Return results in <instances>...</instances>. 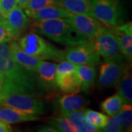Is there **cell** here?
<instances>
[{"mask_svg": "<svg viewBox=\"0 0 132 132\" xmlns=\"http://www.w3.org/2000/svg\"><path fill=\"white\" fill-rule=\"evenodd\" d=\"M10 40H13L12 38L10 35L8 30L6 28L4 22L1 19L0 20V43L9 42Z\"/></svg>", "mask_w": 132, "mask_h": 132, "instance_id": "cell-30", "label": "cell"}, {"mask_svg": "<svg viewBox=\"0 0 132 132\" xmlns=\"http://www.w3.org/2000/svg\"><path fill=\"white\" fill-rule=\"evenodd\" d=\"M57 101L62 114L82 109L87 104V101L85 98L76 93L62 95L58 98Z\"/></svg>", "mask_w": 132, "mask_h": 132, "instance_id": "cell-15", "label": "cell"}, {"mask_svg": "<svg viewBox=\"0 0 132 132\" xmlns=\"http://www.w3.org/2000/svg\"><path fill=\"white\" fill-rule=\"evenodd\" d=\"M85 114L87 120L89 123L93 125V126L98 128V129H102L105 126L108 116L101 113L98 112L92 109H86L85 110Z\"/></svg>", "mask_w": 132, "mask_h": 132, "instance_id": "cell-24", "label": "cell"}, {"mask_svg": "<svg viewBox=\"0 0 132 132\" xmlns=\"http://www.w3.org/2000/svg\"><path fill=\"white\" fill-rule=\"evenodd\" d=\"M70 13V12L67 11L60 5L57 4H52L38 10L28 17L34 20L68 18Z\"/></svg>", "mask_w": 132, "mask_h": 132, "instance_id": "cell-16", "label": "cell"}, {"mask_svg": "<svg viewBox=\"0 0 132 132\" xmlns=\"http://www.w3.org/2000/svg\"><path fill=\"white\" fill-rule=\"evenodd\" d=\"M60 90L67 93H78L81 91V83L76 72L73 71L56 79Z\"/></svg>", "mask_w": 132, "mask_h": 132, "instance_id": "cell-19", "label": "cell"}, {"mask_svg": "<svg viewBox=\"0 0 132 132\" xmlns=\"http://www.w3.org/2000/svg\"><path fill=\"white\" fill-rule=\"evenodd\" d=\"M89 40L93 43L99 55L104 57L106 61L121 62L125 57L111 27H105Z\"/></svg>", "mask_w": 132, "mask_h": 132, "instance_id": "cell-5", "label": "cell"}, {"mask_svg": "<svg viewBox=\"0 0 132 132\" xmlns=\"http://www.w3.org/2000/svg\"><path fill=\"white\" fill-rule=\"evenodd\" d=\"M91 13L106 27L118 26L124 21L119 0H91Z\"/></svg>", "mask_w": 132, "mask_h": 132, "instance_id": "cell-6", "label": "cell"}, {"mask_svg": "<svg viewBox=\"0 0 132 132\" xmlns=\"http://www.w3.org/2000/svg\"><path fill=\"white\" fill-rule=\"evenodd\" d=\"M118 38L120 48L123 55L128 60L132 58V24L131 22L111 27Z\"/></svg>", "mask_w": 132, "mask_h": 132, "instance_id": "cell-12", "label": "cell"}, {"mask_svg": "<svg viewBox=\"0 0 132 132\" xmlns=\"http://www.w3.org/2000/svg\"><path fill=\"white\" fill-rule=\"evenodd\" d=\"M57 130V131L62 132H77V130L65 117L53 118L49 123Z\"/></svg>", "mask_w": 132, "mask_h": 132, "instance_id": "cell-25", "label": "cell"}, {"mask_svg": "<svg viewBox=\"0 0 132 132\" xmlns=\"http://www.w3.org/2000/svg\"><path fill=\"white\" fill-rule=\"evenodd\" d=\"M126 65L120 62L106 61L100 67V74L97 87L106 89L116 85L123 74Z\"/></svg>", "mask_w": 132, "mask_h": 132, "instance_id": "cell-10", "label": "cell"}, {"mask_svg": "<svg viewBox=\"0 0 132 132\" xmlns=\"http://www.w3.org/2000/svg\"><path fill=\"white\" fill-rule=\"evenodd\" d=\"M0 73L4 81L15 89L33 95H38L40 89L35 73L27 71L15 61L10 50L9 42L0 43Z\"/></svg>", "mask_w": 132, "mask_h": 132, "instance_id": "cell-1", "label": "cell"}, {"mask_svg": "<svg viewBox=\"0 0 132 132\" xmlns=\"http://www.w3.org/2000/svg\"><path fill=\"white\" fill-rule=\"evenodd\" d=\"M56 70V64L41 60L35 73L40 89L43 88L48 90L55 89L57 87Z\"/></svg>", "mask_w": 132, "mask_h": 132, "instance_id": "cell-11", "label": "cell"}, {"mask_svg": "<svg viewBox=\"0 0 132 132\" xmlns=\"http://www.w3.org/2000/svg\"><path fill=\"white\" fill-rule=\"evenodd\" d=\"M58 5L71 13L92 16L91 0H58Z\"/></svg>", "mask_w": 132, "mask_h": 132, "instance_id": "cell-21", "label": "cell"}, {"mask_svg": "<svg viewBox=\"0 0 132 132\" xmlns=\"http://www.w3.org/2000/svg\"><path fill=\"white\" fill-rule=\"evenodd\" d=\"M0 106L13 107L36 115L45 112V106L40 99L15 89L6 81L3 82L0 90Z\"/></svg>", "mask_w": 132, "mask_h": 132, "instance_id": "cell-3", "label": "cell"}, {"mask_svg": "<svg viewBox=\"0 0 132 132\" xmlns=\"http://www.w3.org/2000/svg\"><path fill=\"white\" fill-rule=\"evenodd\" d=\"M17 6L16 0H0V7L2 17L5 16L10 10Z\"/></svg>", "mask_w": 132, "mask_h": 132, "instance_id": "cell-29", "label": "cell"}, {"mask_svg": "<svg viewBox=\"0 0 132 132\" xmlns=\"http://www.w3.org/2000/svg\"><path fill=\"white\" fill-rule=\"evenodd\" d=\"M29 1L30 0H16V2H17V5L18 6H19L20 7L24 9Z\"/></svg>", "mask_w": 132, "mask_h": 132, "instance_id": "cell-33", "label": "cell"}, {"mask_svg": "<svg viewBox=\"0 0 132 132\" xmlns=\"http://www.w3.org/2000/svg\"><path fill=\"white\" fill-rule=\"evenodd\" d=\"M32 28L35 32L66 46H73L89 40L74 28L68 18L35 20Z\"/></svg>", "mask_w": 132, "mask_h": 132, "instance_id": "cell-2", "label": "cell"}, {"mask_svg": "<svg viewBox=\"0 0 132 132\" xmlns=\"http://www.w3.org/2000/svg\"><path fill=\"white\" fill-rule=\"evenodd\" d=\"M2 18V10H1V7H0V20Z\"/></svg>", "mask_w": 132, "mask_h": 132, "instance_id": "cell-35", "label": "cell"}, {"mask_svg": "<svg viewBox=\"0 0 132 132\" xmlns=\"http://www.w3.org/2000/svg\"><path fill=\"white\" fill-rule=\"evenodd\" d=\"M52 4L58 5V0H30L24 8V13L29 16L38 10Z\"/></svg>", "mask_w": 132, "mask_h": 132, "instance_id": "cell-26", "label": "cell"}, {"mask_svg": "<svg viewBox=\"0 0 132 132\" xmlns=\"http://www.w3.org/2000/svg\"><path fill=\"white\" fill-rule=\"evenodd\" d=\"M68 19L71 21L74 28L88 40L92 39L105 27L98 19L87 15L71 13Z\"/></svg>", "mask_w": 132, "mask_h": 132, "instance_id": "cell-9", "label": "cell"}, {"mask_svg": "<svg viewBox=\"0 0 132 132\" xmlns=\"http://www.w3.org/2000/svg\"><path fill=\"white\" fill-rule=\"evenodd\" d=\"M117 85L118 93L123 98L124 104H131L132 102V77L128 66H126L123 74Z\"/></svg>", "mask_w": 132, "mask_h": 132, "instance_id": "cell-18", "label": "cell"}, {"mask_svg": "<svg viewBox=\"0 0 132 132\" xmlns=\"http://www.w3.org/2000/svg\"><path fill=\"white\" fill-rule=\"evenodd\" d=\"M76 71V65L72 63L68 60H62L57 65V70H56V79L62 76L70 73L71 72Z\"/></svg>", "mask_w": 132, "mask_h": 132, "instance_id": "cell-28", "label": "cell"}, {"mask_svg": "<svg viewBox=\"0 0 132 132\" xmlns=\"http://www.w3.org/2000/svg\"><path fill=\"white\" fill-rule=\"evenodd\" d=\"M123 131H131L132 106L131 104H124L120 110L116 114Z\"/></svg>", "mask_w": 132, "mask_h": 132, "instance_id": "cell-23", "label": "cell"}, {"mask_svg": "<svg viewBox=\"0 0 132 132\" xmlns=\"http://www.w3.org/2000/svg\"><path fill=\"white\" fill-rule=\"evenodd\" d=\"M11 131L12 128H10L8 123L0 120V132H10Z\"/></svg>", "mask_w": 132, "mask_h": 132, "instance_id": "cell-31", "label": "cell"}, {"mask_svg": "<svg viewBox=\"0 0 132 132\" xmlns=\"http://www.w3.org/2000/svg\"><path fill=\"white\" fill-rule=\"evenodd\" d=\"M124 104L123 98L118 93L106 98L101 103V108L102 111L108 115H114L122 108Z\"/></svg>", "mask_w": 132, "mask_h": 132, "instance_id": "cell-22", "label": "cell"}, {"mask_svg": "<svg viewBox=\"0 0 132 132\" xmlns=\"http://www.w3.org/2000/svg\"><path fill=\"white\" fill-rule=\"evenodd\" d=\"M10 50L14 60L27 71L36 73L38 65L42 60L33 57L27 54L19 46V43L15 40L9 41Z\"/></svg>", "mask_w": 132, "mask_h": 132, "instance_id": "cell-13", "label": "cell"}, {"mask_svg": "<svg viewBox=\"0 0 132 132\" xmlns=\"http://www.w3.org/2000/svg\"><path fill=\"white\" fill-rule=\"evenodd\" d=\"M65 59L72 63L78 65H95L100 60L98 52L90 40L73 46L65 51Z\"/></svg>", "mask_w": 132, "mask_h": 132, "instance_id": "cell-7", "label": "cell"}, {"mask_svg": "<svg viewBox=\"0 0 132 132\" xmlns=\"http://www.w3.org/2000/svg\"><path fill=\"white\" fill-rule=\"evenodd\" d=\"M3 82H4V78L2 75L0 73V90L2 89V85H3Z\"/></svg>", "mask_w": 132, "mask_h": 132, "instance_id": "cell-34", "label": "cell"}, {"mask_svg": "<svg viewBox=\"0 0 132 132\" xmlns=\"http://www.w3.org/2000/svg\"><path fill=\"white\" fill-rule=\"evenodd\" d=\"M13 40H18L29 27L30 21L23 10V8L16 6L5 16L2 18Z\"/></svg>", "mask_w": 132, "mask_h": 132, "instance_id": "cell-8", "label": "cell"}, {"mask_svg": "<svg viewBox=\"0 0 132 132\" xmlns=\"http://www.w3.org/2000/svg\"><path fill=\"white\" fill-rule=\"evenodd\" d=\"M102 129V131L106 132H120L123 131L116 114L108 116L106 123Z\"/></svg>", "mask_w": 132, "mask_h": 132, "instance_id": "cell-27", "label": "cell"}, {"mask_svg": "<svg viewBox=\"0 0 132 132\" xmlns=\"http://www.w3.org/2000/svg\"><path fill=\"white\" fill-rule=\"evenodd\" d=\"M39 119L36 114L27 113L7 106H0V120L8 124L35 121Z\"/></svg>", "mask_w": 132, "mask_h": 132, "instance_id": "cell-14", "label": "cell"}, {"mask_svg": "<svg viewBox=\"0 0 132 132\" xmlns=\"http://www.w3.org/2000/svg\"><path fill=\"white\" fill-rule=\"evenodd\" d=\"M38 131L42 132H57V130L54 127V126H41L39 128Z\"/></svg>", "mask_w": 132, "mask_h": 132, "instance_id": "cell-32", "label": "cell"}, {"mask_svg": "<svg viewBox=\"0 0 132 132\" xmlns=\"http://www.w3.org/2000/svg\"><path fill=\"white\" fill-rule=\"evenodd\" d=\"M62 115L70 120L71 124L76 128L77 132H95L100 131L87 120L85 110L83 109L62 114Z\"/></svg>", "mask_w": 132, "mask_h": 132, "instance_id": "cell-17", "label": "cell"}, {"mask_svg": "<svg viewBox=\"0 0 132 132\" xmlns=\"http://www.w3.org/2000/svg\"><path fill=\"white\" fill-rule=\"evenodd\" d=\"M19 45L24 52L40 60L60 62L65 59V51L57 48L35 32H29L19 39Z\"/></svg>", "mask_w": 132, "mask_h": 132, "instance_id": "cell-4", "label": "cell"}, {"mask_svg": "<svg viewBox=\"0 0 132 132\" xmlns=\"http://www.w3.org/2000/svg\"><path fill=\"white\" fill-rule=\"evenodd\" d=\"M76 72L81 83V90L87 91L95 82L96 77V68L91 65H76Z\"/></svg>", "mask_w": 132, "mask_h": 132, "instance_id": "cell-20", "label": "cell"}]
</instances>
